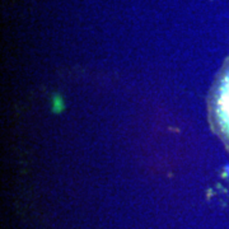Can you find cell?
I'll use <instances>...</instances> for the list:
<instances>
[{
    "mask_svg": "<svg viewBox=\"0 0 229 229\" xmlns=\"http://www.w3.org/2000/svg\"><path fill=\"white\" fill-rule=\"evenodd\" d=\"M216 116L219 125L229 139V73L224 76L216 95Z\"/></svg>",
    "mask_w": 229,
    "mask_h": 229,
    "instance_id": "6da1fadb",
    "label": "cell"
}]
</instances>
